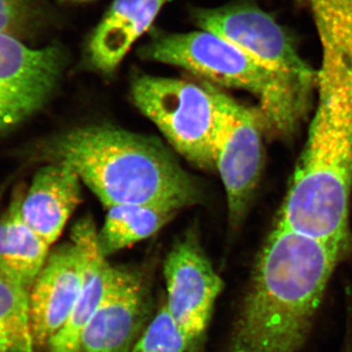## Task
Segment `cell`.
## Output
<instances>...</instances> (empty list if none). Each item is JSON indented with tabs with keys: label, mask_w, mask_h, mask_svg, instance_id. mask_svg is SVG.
I'll return each instance as SVG.
<instances>
[{
	"label": "cell",
	"mask_w": 352,
	"mask_h": 352,
	"mask_svg": "<svg viewBox=\"0 0 352 352\" xmlns=\"http://www.w3.org/2000/svg\"><path fill=\"white\" fill-rule=\"evenodd\" d=\"M346 245L277 222L226 352H298Z\"/></svg>",
	"instance_id": "6da1fadb"
},
{
	"label": "cell",
	"mask_w": 352,
	"mask_h": 352,
	"mask_svg": "<svg viewBox=\"0 0 352 352\" xmlns=\"http://www.w3.org/2000/svg\"><path fill=\"white\" fill-rule=\"evenodd\" d=\"M45 156L73 168L106 208L157 206L179 212L200 201L198 183L155 139L105 126L78 127L48 142Z\"/></svg>",
	"instance_id": "7a4b0ae2"
},
{
	"label": "cell",
	"mask_w": 352,
	"mask_h": 352,
	"mask_svg": "<svg viewBox=\"0 0 352 352\" xmlns=\"http://www.w3.org/2000/svg\"><path fill=\"white\" fill-rule=\"evenodd\" d=\"M316 111L278 222L349 243L352 192V71L318 69Z\"/></svg>",
	"instance_id": "3957f363"
},
{
	"label": "cell",
	"mask_w": 352,
	"mask_h": 352,
	"mask_svg": "<svg viewBox=\"0 0 352 352\" xmlns=\"http://www.w3.org/2000/svg\"><path fill=\"white\" fill-rule=\"evenodd\" d=\"M139 56L186 69L221 87L251 92L270 126L288 132L302 115L312 85L271 71L214 32H156Z\"/></svg>",
	"instance_id": "277c9868"
},
{
	"label": "cell",
	"mask_w": 352,
	"mask_h": 352,
	"mask_svg": "<svg viewBox=\"0 0 352 352\" xmlns=\"http://www.w3.org/2000/svg\"><path fill=\"white\" fill-rule=\"evenodd\" d=\"M131 96L178 154L201 170H214V145L226 94L203 85L161 76L134 80Z\"/></svg>",
	"instance_id": "5b68a950"
},
{
	"label": "cell",
	"mask_w": 352,
	"mask_h": 352,
	"mask_svg": "<svg viewBox=\"0 0 352 352\" xmlns=\"http://www.w3.org/2000/svg\"><path fill=\"white\" fill-rule=\"evenodd\" d=\"M196 24L245 51L271 71L316 87L317 71L298 52L289 32L270 13L251 1H240L195 12Z\"/></svg>",
	"instance_id": "8992f818"
},
{
	"label": "cell",
	"mask_w": 352,
	"mask_h": 352,
	"mask_svg": "<svg viewBox=\"0 0 352 352\" xmlns=\"http://www.w3.org/2000/svg\"><path fill=\"white\" fill-rule=\"evenodd\" d=\"M65 63L61 48L34 50L19 38L0 34V136L44 107Z\"/></svg>",
	"instance_id": "52a82bcc"
},
{
	"label": "cell",
	"mask_w": 352,
	"mask_h": 352,
	"mask_svg": "<svg viewBox=\"0 0 352 352\" xmlns=\"http://www.w3.org/2000/svg\"><path fill=\"white\" fill-rule=\"evenodd\" d=\"M164 268L168 294L166 307L186 338L187 352H196L221 293V278L192 234L175 243Z\"/></svg>",
	"instance_id": "ba28073f"
},
{
	"label": "cell",
	"mask_w": 352,
	"mask_h": 352,
	"mask_svg": "<svg viewBox=\"0 0 352 352\" xmlns=\"http://www.w3.org/2000/svg\"><path fill=\"white\" fill-rule=\"evenodd\" d=\"M145 278L126 266L109 268L105 289L82 335V352H131L151 314Z\"/></svg>",
	"instance_id": "9c48e42d"
},
{
	"label": "cell",
	"mask_w": 352,
	"mask_h": 352,
	"mask_svg": "<svg viewBox=\"0 0 352 352\" xmlns=\"http://www.w3.org/2000/svg\"><path fill=\"white\" fill-rule=\"evenodd\" d=\"M261 118L231 97L223 110L214 145V166L226 192L229 219H242L261 166Z\"/></svg>",
	"instance_id": "30bf717a"
},
{
	"label": "cell",
	"mask_w": 352,
	"mask_h": 352,
	"mask_svg": "<svg viewBox=\"0 0 352 352\" xmlns=\"http://www.w3.org/2000/svg\"><path fill=\"white\" fill-rule=\"evenodd\" d=\"M80 283V252L71 241L50 252L30 289V314L38 349L47 346L69 320Z\"/></svg>",
	"instance_id": "8fae6325"
},
{
	"label": "cell",
	"mask_w": 352,
	"mask_h": 352,
	"mask_svg": "<svg viewBox=\"0 0 352 352\" xmlns=\"http://www.w3.org/2000/svg\"><path fill=\"white\" fill-rule=\"evenodd\" d=\"M71 241L80 252L82 283L69 320L48 342L50 352H82L83 332L101 302L111 266L101 251L98 231L91 219L76 222Z\"/></svg>",
	"instance_id": "7c38bea8"
},
{
	"label": "cell",
	"mask_w": 352,
	"mask_h": 352,
	"mask_svg": "<svg viewBox=\"0 0 352 352\" xmlns=\"http://www.w3.org/2000/svg\"><path fill=\"white\" fill-rule=\"evenodd\" d=\"M82 183L73 168L51 162L36 173L25 192L23 217L48 245L56 242L80 204Z\"/></svg>",
	"instance_id": "4fadbf2b"
},
{
	"label": "cell",
	"mask_w": 352,
	"mask_h": 352,
	"mask_svg": "<svg viewBox=\"0 0 352 352\" xmlns=\"http://www.w3.org/2000/svg\"><path fill=\"white\" fill-rule=\"evenodd\" d=\"M173 0H113L88 43L95 69L113 73L131 46L150 29L157 14Z\"/></svg>",
	"instance_id": "5bb4252c"
},
{
	"label": "cell",
	"mask_w": 352,
	"mask_h": 352,
	"mask_svg": "<svg viewBox=\"0 0 352 352\" xmlns=\"http://www.w3.org/2000/svg\"><path fill=\"white\" fill-rule=\"evenodd\" d=\"M24 194L16 190L0 215V270L30 291L50 256V245L25 221L21 210Z\"/></svg>",
	"instance_id": "9a60e30c"
},
{
	"label": "cell",
	"mask_w": 352,
	"mask_h": 352,
	"mask_svg": "<svg viewBox=\"0 0 352 352\" xmlns=\"http://www.w3.org/2000/svg\"><path fill=\"white\" fill-rule=\"evenodd\" d=\"M178 212L157 206H115L108 208L105 222L98 231V243L106 256L151 237Z\"/></svg>",
	"instance_id": "2e32d148"
},
{
	"label": "cell",
	"mask_w": 352,
	"mask_h": 352,
	"mask_svg": "<svg viewBox=\"0 0 352 352\" xmlns=\"http://www.w3.org/2000/svg\"><path fill=\"white\" fill-rule=\"evenodd\" d=\"M321 50V67L352 69V0H305Z\"/></svg>",
	"instance_id": "e0dca14e"
},
{
	"label": "cell",
	"mask_w": 352,
	"mask_h": 352,
	"mask_svg": "<svg viewBox=\"0 0 352 352\" xmlns=\"http://www.w3.org/2000/svg\"><path fill=\"white\" fill-rule=\"evenodd\" d=\"M29 294L0 270V352H38Z\"/></svg>",
	"instance_id": "ac0fdd59"
},
{
	"label": "cell",
	"mask_w": 352,
	"mask_h": 352,
	"mask_svg": "<svg viewBox=\"0 0 352 352\" xmlns=\"http://www.w3.org/2000/svg\"><path fill=\"white\" fill-rule=\"evenodd\" d=\"M188 344L166 305L160 308L131 352H187Z\"/></svg>",
	"instance_id": "d6986e66"
},
{
	"label": "cell",
	"mask_w": 352,
	"mask_h": 352,
	"mask_svg": "<svg viewBox=\"0 0 352 352\" xmlns=\"http://www.w3.org/2000/svg\"><path fill=\"white\" fill-rule=\"evenodd\" d=\"M32 0H0V34L22 38L32 24Z\"/></svg>",
	"instance_id": "ffe728a7"
},
{
	"label": "cell",
	"mask_w": 352,
	"mask_h": 352,
	"mask_svg": "<svg viewBox=\"0 0 352 352\" xmlns=\"http://www.w3.org/2000/svg\"><path fill=\"white\" fill-rule=\"evenodd\" d=\"M69 1L83 2V1H89V0H69Z\"/></svg>",
	"instance_id": "44dd1931"
}]
</instances>
